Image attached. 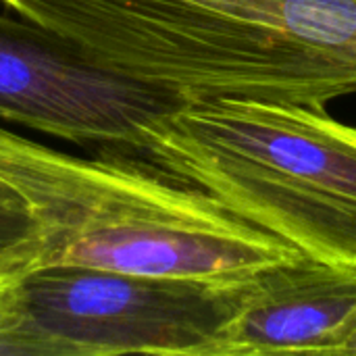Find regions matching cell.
Listing matches in <instances>:
<instances>
[{
  "mask_svg": "<svg viewBox=\"0 0 356 356\" xmlns=\"http://www.w3.org/2000/svg\"><path fill=\"white\" fill-rule=\"evenodd\" d=\"M181 104L356 94V0H0Z\"/></svg>",
  "mask_w": 356,
  "mask_h": 356,
  "instance_id": "cell-1",
  "label": "cell"
},
{
  "mask_svg": "<svg viewBox=\"0 0 356 356\" xmlns=\"http://www.w3.org/2000/svg\"><path fill=\"white\" fill-rule=\"evenodd\" d=\"M0 184L40 234L38 269L225 282L300 252L144 159L75 156L2 125Z\"/></svg>",
  "mask_w": 356,
  "mask_h": 356,
  "instance_id": "cell-2",
  "label": "cell"
},
{
  "mask_svg": "<svg viewBox=\"0 0 356 356\" xmlns=\"http://www.w3.org/2000/svg\"><path fill=\"white\" fill-rule=\"evenodd\" d=\"M152 165L313 259L356 267V127L325 106L215 98L167 119Z\"/></svg>",
  "mask_w": 356,
  "mask_h": 356,
  "instance_id": "cell-3",
  "label": "cell"
},
{
  "mask_svg": "<svg viewBox=\"0 0 356 356\" xmlns=\"http://www.w3.org/2000/svg\"><path fill=\"white\" fill-rule=\"evenodd\" d=\"M236 280L42 267L19 284L21 332L38 356H211L234 315Z\"/></svg>",
  "mask_w": 356,
  "mask_h": 356,
  "instance_id": "cell-4",
  "label": "cell"
},
{
  "mask_svg": "<svg viewBox=\"0 0 356 356\" xmlns=\"http://www.w3.org/2000/svg\"><path fill=\"white\" fill-rule=\"evenodd\" d=\"M179 100L108 71L69 38L0 15V119L150 163Z\"/></svg>",
  "mask_w": 356,
  "mask_h": 356,
  "instance_id": "cell-5",
  "label": "cell"
},
{
  "mask_svg": "<svg viewBox=\"0 0 356 356\" xmlns=\"http://www.w3.org/2000/svg\"><path fill=\"white\" fill-rule=\"evenodd\" d=\"M356 338V267L296 254L236 280L211 356L346 355Z\"/></svg>",
  "mask_w": 356,
  "mask_h": 356,
  "instance_id": "cell-6",
  "label": "cell"
},
{
  "mask_svg": "<svg viewBox=\"0 0 356 356\" xmlns=\"http://www.w3.org/2000/svg\"><path fill=\"white\" fill-rule=\"evenodd\" d=\"M40 234L33 221L21 213L0 207V269L29 273L38 269Z\"/></svg>",
  "mask_w": 356,
  "mask_h": 356,
  "instance_id": "cell-7",
  "label": "cell"
},
{
  "mask_svg": "<svg viewBox=\"0 0 356 356\" xmlns=\"http://www.w3.org/2000/svg\"><path fill=\"white\" fill-rule=\"evenodd\" d=\"M25 273H13L0 269V327L21 332V305L19 284Z\"/></svg>",
  "mask_w": 356,
  "mask_h": 356,
  "instance_id": "cell-8",
  "label": "cell"
},
{
  "mask_svg": "<svg viewBox=\"0 0 356 356\" xmlns=\"http://www.w3.org/2000/svg\"><path fill=\"white\" fill-rule=\"evenodd\" d=\"M0 356H38V353L23 334L0 327Z\"/></svg>",
  "mask_w": 356,
  "mask_h": 356,
  "instance_id": "cell-9",
  "label": "cell"
},
{
  "mask_svg": "<svg viewBox=\"0 0 356 356\" xmlns=\"http://www.w3.org/2000/svg\"><path fill=\"white\" fill-rule=\"evenodd\" d=\"M346 355H356V338L353 340V344L348 346V350H346Z\"/></svg>",
  "mask_w": 356,
  "mask_h": 356,
  "instance_id": "cell-10",
  "label": "cell"
}]
</instances>
